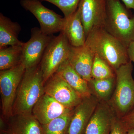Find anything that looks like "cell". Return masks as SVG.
Segmentation results:
<instances>
[{
	"label": "cell",
	"mask_w": 134,
	"mask_h": 134,
	"mask_svg": "<svg viewBox=\"0 0 134 134\" xmlns=\"http://www.w3.org/2000/svg\"><path fill=\"white\" fill-rule=\"evenodd\" d=\"M85 44L116 71L130 61L128 47L103 27L91 31L86 38Z\"/></svg>",
	"instance_id": "1"
},
{
	"label": "cell",
	"mask_w": 134,
	"mask_h": 134,
	"mask_svg": "<svg viewBox=\"0 0 134 134\" xmlns=\"http://www.w3.org/2000/svg\"><path fill=\"white\" fill-rule=\"evenodd\" d=\"M44 83L40 65L25 69L18 88L13 115L32 113L34 105L45 93Z\"/></svg>",
	"instance_id": "2"
},
{
	"label": "cell",
	"mask_w": 134,
	"mask_h": 134,
	"mask_svg": "<svg viewBox=\"0 0 134 134\" xmlns=\"http://www.w3.org/2000/svg\"><path fill=\"white\" fill-rule=\"evenodd\" d=\"M106 15L104 27L127 47L134 42V15L120 0H106Z\"/></svg>",
	"instance_id": "3"
},
{
	"label": "cell",
	"mask_w": 134,
	"mask_h": 134,
	"mask_svg": "<svg viewBox=\"0 0 134 134\" xmlns=\"http://www.w3.org/2000/svg\"><path fill=\"white\" fill-rule=\"evenodd\" d=\"M132 62L122 65L115 71L116 82L109 101L117 115L126 116L134 108V80Z\"/></svg>",
	"instance_id": "4"
},
{
	"label": "cell",
	"mask_w": 134,
	"mask_h": 134,
	"mask_svg": "<svg viewBox=\"0 0 134 134\" xmlns=\"http://www.w3.org/2000/svg\"><path fill=\"white\" fill-rule=\"evenodd\" d=\"M71 47L62 32L58 36H53L40 64L44 82L68 59Z\"/></svg>",
	"instance_id": "5"
},
{
	"label": "cell",
	"mask_w": 134,
	"mask_h": 134,
	"mask_svg": "<svg viewBox=\"0 0 134 134\" xmlns=\"http://www.w3.org/2000/svg\"><path fill=\"white\" fill-rule=\"evenodd\" d=\"M21 63L10 69L1 70L0 92L3 115L9 118L13 115V107L18 88L25 70Z\"/></svg>",
	"instance_id": "6"
},
{
	"label": "cell",
	"mask_w": 134,
	"mask_h": 134,
	"mask_svg": "<svg viewBox=\"0 0 134 134\" xmlns=\"http://www.w3.org/2000/svg\"><path fill=\"white\" fill-rule=\"evenodd\" d=\"M39 0H20V4L37 19L43 33L52 36L62 31L65 18L52 10L46 7Z\"/></svg>",
	"instance_id": "7"
},
{
	"label": "cell",
	"mask_w": 134,
	"mask_h": 134,
	"mask_svg": "<svg viewBox=\"0 0 134 134\" xmlns=\"http://www.w3.org/2000/svg\"><path fill=\"white\" fill-rule=\"evenodd\" d=\"M45 93L65 107L73 110L82 98L58 73L51 76L44 83Z\"/></svg>",
	"instance_id": "8"
},
{
	"label": "cell",
	"mask_w": 134,
	"mask_h": 134,
	"mask_svg": "<svg viewBox=\"0 0 134 134\" xmlns=\"http://www.w3.org/2000/svg\"><path fill=\"white\" fill-rule=\"evenodd\" d=\"M31 31L30 40L22 46L21 63L26 69L40 65L53 37L43 33L37 27L32 28Z\"/></svg>",
	"instance_id": "9"
},
{
	"label": "cell",
	"mask_w": 134,
	"mask_h": 134,
	"mask_svg": "<svg viewBox=\"0 0 134 134\" xmlns=\"http://www.w3.org/2000/svg\"><path fill=\"white\" fill-rule=\"evenodd\" d=\"M106 0H81L78 9L86 38L96 28L104 27L106 15Z\"/></svg>",
	"instance_id": "10"
},
{
	"label": "cell",
	"mask_w": 134,
	"mask_h": 134,
	"mask_svg": "<svg viewBox=\"0 0 134 134\" xmlns=\"http://www.w3.org/2000/svg\"><path fill=\"white\" fill-rule=\"evenodd\" d=\"M99 101L93 94L82 98L73 110L68 134H85L86 127Z\"/></svg>",
	"instance_id": "11"
},
{
	"label": "cell",
	"mask_w": 134,
	"mask_h": 134,
	"mask_svg": "<svg viewBox=\"0 0 134 134\" xmlns=\"http://www.w3.org/2000/svg\"><path fill=\"white\" fill-rule=\"evenodd\" d=\"M117 113L109 102L99 101L85 134H108Z\"/></svg>",
	"instance_id": "12"
},
{
	"label": "cell",
	"mask_w": 134,
	"mask_h": 134,
	"mask_svg": "<svg viewBox=\"0 0 134 134\" xmlns=\"http://www.w3.org/2000/svg\"><path fill=\"white\" fill-rule=\"evenodd\" d=\"M72 110L45 93L34 105L32 113L41 125H44Z\"/></svg>",
	"instance_id": "13"
},
{
	"label": "cell",
	"mask_w": 134,
	"mask_h": 134,
	"mask_svg": "<svg viewBox=\"0 0 134 134\" xmlns=\"http://www.w3.org/2000/svg\"><path fill=\"white\" fill-rule=\"evenodd\" d=\"M95 56V53L85 44L76 47L71 46L68 60L73 69L88 82L92 78V69Z\"/></svg>",
	"instance_id": "14"
},
{
	"label": "cell",
	"mask_w": 134,
	"mask_h": 134,
	"mask_svg": "<svg viewBox=\"0 0 134 134\" xmlns=\"http://www.w3.org/2000/svg\"><path fill=\"white\" fill-rule=\"evenodd\" d=\"M65 18L61 32L65 34L70 45L76 47L84 45L86 37L79 10L77 9L74 14Z\"/></svg>",
	"instance_id": "15"
},
{
	"label": "cell",
	"mask_w": 134,
	"mask_h": 134,
	"mask_svg": "<svg viewBox=\"0 0 134 134\" xmlns=\"http://www.w3.org/2000/svg\"><path fill=\"white\" fill-rule=\"evenodd\" d=\"M82 98L92 94L88 82L83 79L70 65L68 59L56 71Z\"/></svg>",
	"instance_id": "16"
},
{
	"label": "cell",
	"mask_w": 134,
	"mask_h": 134,
	"mask_svg": "<svg viewBox=\"0 0 134 134\" xmlns=\"http://www.w3.org/2000/svg\"><path fill=\"white\" fill-rule=\"evenodd\" d=\"M21 26L0 13V49L8 46H22L24 43L18 39Z\"/></svg>",
	"instance_id": "17"
},
{
	"label": "cell",
	"mask_w": 134,
	"mask_h": 134,
	"mask_svg": "<svg viewBox=\"0 0 134 134\" xmlns=\"http://www.w3.org/2000/svg\"><path fill=\"white\" fill-rule=\"evenodd\" d=\"M9 118L12 134H43L41 124L32 113L14 115Z\"/></svg>",
	"instance_id": "18"
},
{
	"label": "cell",
	"mask_w": 134,
	"mask_h": 134,
	"mask_svg": "<svg viewBox=\"0 0 134 134\" xmlns=\"http://www.w3.org/2000/svg\"><path fill=\"white\" fill-rule=\"evenodd\" d=\"M115 76L104 79L92 78L88 82L92 93L100 101L109 102L115 89Z\"/></svg>",
	"instance_id": "19"
},
{
	"label": "cell",
	"mask_w": 134,
	"mask_h": 134,
	"mask_svg": "<svg viewBox=\"0 0 134 134\" xmlns=\"http://www.w3.org/2000/svg\"><path fill=\"white\" fill-rule=\"evenodd\" d=\"M22 46L0 49V70L10 69L21 63Z\"/></svg>",
	"instance_id": "20"
},
{
	"label": "cell",
	"mask_w": 134,
	"mask_h": 134,
	"mask_svg": "<svg viewBox=\"0 0 134 134\" xmlns=\"http://www.w3.org/2000/svg\"><path fill=\"white\" fill-rule=\"evenodd\" d=\"M73 110L46 125H41L43 134H68Z\"/></svg>",
	"instance_id": "21"
},
{
	"label": "cell",
	"mask_w": 134,
	"mask_h": 134,
	"mask_svg": "<svg viewBox=\"0 0 134 134\" xmlns=\"http://www.w3.org/2000/svg\"><path fill=\"white\" fill-rule=\"evenodd\" d=\"M92 78L104 79L115 76V71L104 60L95 54L92 69Z\"/></svg>",
	"instance_id": "22"
},
{
	"label": "cell",
	"mask_w": 134,
	"mask_h": 134,
	"mask_svg": "<svg viewBox=\"0 0 134 134\" xmlns=\"http://www.w3.org/2000/svg\"><path fill=\"white\" fill-rule=\"evenodd\" d=\"M55 5L63 13L65 18L72 15L77 9L81 0H39Z\"/></svg>",
	"instance_id": "23"
},
{
	"label": "cell",
	"mask_w": 134,
	"mask_h": 134,
	"mask_svg": "<svg viewBox=\"0 0 134 134\" xmlns=\"http://www.w3.org/2000/svg\"><path fill=\"white\" fill-rule=\"evenodd\" d=\"M116 116L113 121L110 134H125L123 128Z\"/></svg>",
	"instance_id": "24"
},
{
	"label": "cell",
	"mask_w": 134,
	"mask_h": 134,
	"mask_svg": "<svg viewBox=\"0 0 134 134\" xmlns=\"http://www.w3.org/2000/svg\"><path fill=\"white\" fill-rule=\"evenodd\" d=\"M125 116L130 126L134 128V108Z\"/></svg>",
	"instance_id": "25"
},
{
	"label": "cell",
	"mask_w": 134,
	"mask_h": 134,
	"mask_svg": "<svg viewBox=\"0 0 134 134\" xmlns=\"http://www.w3.org/2000/svg\"><path fill=\"white\" fill-rule=\"evenodd\" d=\"M128 53L130 60L134 63V42L131 43L128 47Z\"/></svg>",
	"instance_id": "26"
},
{
	"label": "cell",
	"mask_w": 134,
	"mask_h": 134,
	"mask_svg": "<svg viewBox=\"0 0 134 134\" xmlns=\"http://www.w3.org/2000/svg\"><path fill=\"white\" fill-rule=\"evenodd\" d=\"M124 3V5L128 9L134 10V0H121Z\"/></svg>",
	"instance_id": "27"
},
{
	"label": "cell",
	"mask_w": 134,
	"mask_h": 134,
	"mask_svg": "<svg viewBox=\"0 0 134 134\" xmlns=\"http://www.w3.org/2000/svg\"><path fill=\"white\" fill-rule=\"evenodd\" d=\"M128 134H134V130H132L130 131L129 133Z\"/></svg>",
	"instance_id": "28"
}]
</instances>
